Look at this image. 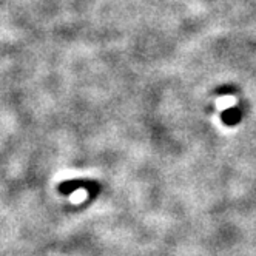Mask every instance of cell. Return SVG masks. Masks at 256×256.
<instances>
[{"instance_id": "1", "label": "cell", "mask_w": 256, "mask_h": 256, "mask_svg": "<svg viewBox=\"0 0 256 256\" xmlns=\"http://www.w3.org/2000/svg\"><path fill=\"white\" fill-rule=\"evenodd\" d=\"M222 120H224V124H227L230 126L236 125L238 122L241 120L240 110H238V108H228V110H226V112L222 113Z\"/></svg>"}]
</instances>
